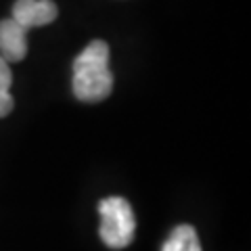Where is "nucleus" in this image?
Masks as SVG:
<instances>
[{
  "mask_svg": "<svg viewBox=\"0 0 251 251\" xmlns=\"http://www.w3.org/2000/svg\"><path fill=\"white\" fill-rule=\"evenodd\" d=\"M113 90L109 72V46L92 40L74 61V94L82 103H100Z\"/></svg>",
  "mask_w": 251,
  "mask_h": 251,
  "instance_id": "nucleus-1",
  "label": "nucleus"
},
{
  "mask_svg": "<svg viewBox=\"0 0 251 251\" xmlns=\"http://www.w3.org/2000/svg\"><path fill=\"white\" fill-rule=\"evenodd\" d=\"M13 74L11 67L2 57H0V117L9 115L13 111V97H11Z\"/></svg>",
  "mask_w": 251,
  "mask_h": 251,
  "instance_id": "nucleus-6",
  "label": "nucleus"
},
{
  "mask_svg": "<svg viewBox=\"0 0 251 251\" xmlns=\"http://www.w3.org/2000/svg\"><path fill=\"white\" fill-rule=\"evenodd\" d=\"M100 239L107 247L124 249L134 241L136 218L130 203L124 197H107L99 203Z\"/></svg>",
  "mask_w": 251,
  "mask_h": 251,
  "instance_id": "nucleus-2",
  "label": "nucleus"
},
{
  "mask_svg": "<svg viewBox=\"0 0 251 251\" xmlns=\"http://www.w3.org/2000/svg\"><path fill=\"white\" fill-rule=\"evenodd\" d=\"M161 251H201V243L197 237V230L188 224L176 226L168 241L163 243Z\"/></svg>",
  "mask_w": 251,
  "mask_h": 251,
  "instance_id": "nucleus-5",
  "label": "nucleus"
},
{
  "mask_svg": "<svg viewBox=\"0 0 251 251\" xmlns=\"http://www.w3.org/2000/svg\"><path fill=\"white\" fill-rule=\"evenodd\" d=\"M57 13V4L52 0H17L13 4V19L25 29L52 23Z\"/></svg>",
  "mask_w": 251,
  "mask_h": 251,
  "instance_id": "nucleus-3",
  "label": "nucleus"
},
{
  "mask_svg": "<svg viewBox=\"0 0 251 251\" xmlns=\"http://www.w3.org/2000/svg\"><path fill=\"white\" fill-rule=\"evenodd\" d=\"M27 54V29L13 17L0 21V57L6 63H19Z\"/></svg>",
  "mask_w": 251,
  "mask_h": 251,
  "instance_id": "nucleus-4",
  "label": "nucleus"
}]
</instances>
